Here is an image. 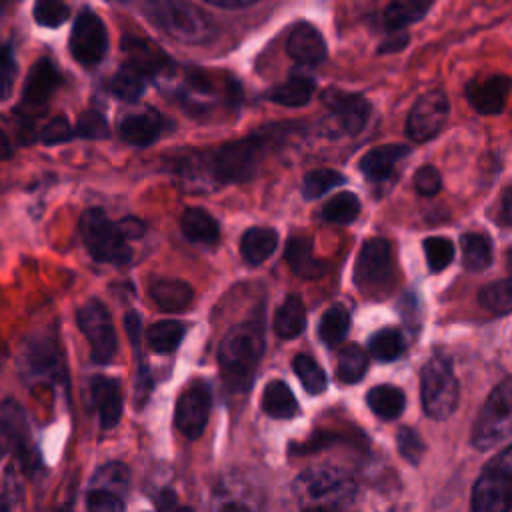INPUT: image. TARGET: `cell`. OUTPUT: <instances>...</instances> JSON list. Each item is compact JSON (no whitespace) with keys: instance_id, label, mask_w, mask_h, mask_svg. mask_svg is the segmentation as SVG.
Returning a JSON list of instances; mask_svg holds the SVG:
<instances>
[{"instance_id":"1","label":"cell","mask_w":512,"mask_h":512,"mask_svg":"<svg viewBox=\"0 0 512 512\" xmlns=\"http://www.w3.org/2000/svg\"><path fill=\"white\" fill-rule=\"evenodd\" d=\"M264 352V322L252 318L230 328L218 348V364L226 386L246 392L254 382Z\"/></svg>"},{"instance_id":"2","label":"cell","mask_w":512,"mask_h":512,"mask_svg":"<svg viewBox=\"0 0 512 512\" xmlns=\"http://www.w3.org/2000/svg\"><path fill=\"white\" fill-rule=\"evenodd\" d=\"M296 502L306 510H334L348 506L356 496L354 478L336 466H312L292 484Z\"/></svg>"},{"instance_id":"3","label":"cell","mask_w":512,"mask_h":512,"mask_svg":"<svg viewBox=\"0 0 512 512\" xmlns=\"http://www.w3.org/2000/svg\"><path fill=\"white\" fill-rule=\"evenodd\" d=\"M140 4L148 20L178 42L204 44L216 32L212 20L188 0H140Z\"/></svg>"},{"instance_id":"4","label":"cell","mask_w":512,"mask_h":512,"mask_svg":"<svg viewBox=\"0 0 512 512\" xmlns=\"http://www.w3.org/2000/svg\"><path fill=\"white\" fill-rule=\"evenodd\" d=\"M420 396L424 412L434 420H446L454 414L460 398L458 380L444 354H434L420 372Z\"/></svg>"},{"instance_id":"5","label":"cell","mask_w":512,"mask_h":512,"mask_svg":"<svg viewBox=\"0 0 512 512\" xmlns=\"http://www.w3.org/2000/svg\"><path fill=\"white\" fill-rule=\"evenodd\" d=\"M512 432V380L504 378L486 398L472 428V444L490 450L508 442Z\"/></svg>"},{"instance_id":"6","label":"cell","mask_w":512,"mask_h":512,"mask_svg":"<svg viewBox=\"0 0 512 512\" xmlns=\"http://www.w3.org/2000/svg\"><path fill=\"white\" fill-rule=\"evenodd\" d=\"M80 234L88 252L106 264H128L132 258V248L126 242V236L120 232L104 210L90 208L80 218Z\"/></svg>"},{"instance_id":"7","label":"cell","mask_w":512,"mask_h":512,"mask_svg":"<svg viewBox=\"0 0 512 512\" xmlns=\"http://www.w3.org/2000/svg\"><path fill=\"white\" fill-rule=\"evenodd\" d=\"M512 494V448H502L480 472L472 490L474 512H508Z\"/></svg>"},{"instance_id":"8","label":"cell","mask_w":512,"mask_h":512,"mask_svg":"<svg viewBox=\"0 0 512 512\" xmlns=\"http://www.w3.org/2000/svg\"><path fill=\"white\" fill-rule=\"evenodd\" d=\"M264 148L266 140L260 136H248L220 146L212 158L214 178L222 184H238L250 180L258 170Z\"/></svg>"},{"instance_id":"9","label":"cell","mask_w":512,"mask_h":512,"mask_svg":"<svg viewBox=\"0 0 512 512\" xmlns=\"http://www.w3.org/2000/svg\"><path fill=\"white\" fill-rule=\"evenodd\" d=\"M322 100L330 110L322 122V134L328 138L358 134L370 116V106L360 94L328 88L322 92Z\"/></svg>"},{"instance_id":"10","label":"cell","mask_w":512,"mask_h":512,"mask_svg":"<svg viewBox=\"0 0 512 512\" xmlns=\"http://www.w3.org/2000/svg\"><path fill=\"white\" fill-rule=\"evenodd\" d=\"M76 322L90 344V356L96 364H110L118 350V338L108 308L92 298L76 312Z\"/></svg>"},{"instance_id":"11","label":"cell","mask_w":512,"mask_h":512,"mask_svg":"<svg viewBox=\"0 0 512 512\" xmlns=\"http://www.w3.org/2000/svg\"><path fill=\"white\" fill-rule=\"evenodd\" d=\"M394 276L392 248L384 238L366 240L358 252L354 266V282L360 290L384 288Z\"/></svg>"},{"instance_id":"12","label":"cell","mask_w":512,"mask_h":512,"mask_svg":"<svg viewBox=\"0 0 512 512\" xmlns=\"http://www.w3.org/2000/svg\"><path fill=\"white\" fill-rule=\"evenodd\" d=\"M108 50L104 22L90 10H82L70 32V52L82 66H96Z\"/></svg>"},{"instance_id":"13","label":"cell","mask_w":512,"mask_h":512,"mask_svg":"<svg viewBox=\"0 0 512 512\" xmlns=\"http://www.w3.org/2000/svg\"><path fill=\"white\" fill-rule=\"evenodd\" d=\"M450 112L448 98L442 90L426 92L416 100L412 106L408 120H406V134L414 142H426L432 136H436Z\"/></svg>"},{"instance_id":"14","label":"cell","mask_w":512,"mask_h":512,"mask_svg":"<svg viewBox=\"0 0 512 512\" xmlns=\"http://www.w3.org/2000/svg\"><path fill=\"white\" fill-rule=\"evenodd\" d=\"M212 396L210 388L204 382L190 384L178 398L176 410H174V424L186 438H198L210 416Z\"/></svg>"},{"instance_id":"15","label":"cell","mask_w":512,"mask_h":512,"mask_svg":"<svg viewBox=\"0 0 512 512\" xmlns=\"http://www.w3.org/2000/svg\"><path fill=\"white\" fill-rule=\"evenodd\" d=\"M510 92V78L504 74H494L488 78H476L466 88V98L470 106L480 114L502 112Z\"/></svg>"},{"instance_id":"16","label":"cell","mask_w":512,"mask_h":512,"mask_svg":"<svg viewBox=\"0 0 512 512\" xmlns=\"http://www.w3.org/2000/svg\"><path fill=\"white\" fill-rule=\"evenodd\" d=\"M286 50L288 56L302 66H318L326 58L324 38L312 24L306 22H300L290 30Z\"/></svg>"},{"instance_id":"17","label":"cell","mask_w":512,"mask_h":512,"mask_svg":"<svg viewBox=\"0 0 512 512\" xmlns=\"http://www.w3.org/2000/svg\"><path fill=\"white\" fill-rule=\"evenodd\" d=\"M164 128H166L164 116L152 108H146V110L124 116L120 120L118 132L126 144L148 146L164 132Z\"/></svg>"},{"instance_id":"18","label":"cell","mask_w":512,"mask_h":512,"mask_svg":"<svg viewBox=\"0 0 512 512\" xmlns=\"http://www.w3.org/2000/svg\"><path fill=\"white\" fill-rule=\"evenodd\" d=\"M90 398L98 412L102 428H114L122 416V390L118 380L94 376L90 380Z\"/></svg>"},{"instance_id":"19","label":"cell","mask_w":512,"mask_h":512,"mask_svg":"<svg viewBox=\"0 0 512 512\" xmlns=\"http://www.w3.org/2000/svg\"><path fill=\"white\" fill-rule=\"evenodd\" d=\"M60 80L62 78L58 68L48 58H40L28 72V78L22 90V102L26 106L46 104L52 92L60 86Z\"/></svg>"},{"instance_id":"20","label":"cell","mask_w":512,"mask_h":512,"mask_svg":"<svg viewBox=\"0 0 512 512\" xmlns=\"http://www.w3.org/2000/svg\"><path fill=\"white\" fill-rule=\"evenodd\" d=\"M122 50L126 52V64L134 66L138 72H142L146 78L158 76L162 72H166V68L170 66L168 56L150 40L146 38H124L122 42Z\"/></svg>"},{"instance_id":"21","label":"cell","mask_w":512,"mask_h":512,"mask_svg":"<svg viewBox=\"0 0 512 512\" xmlns=\"http://www.w3.org/2000/svg\"><path fill=\"white\" fill-rule=\"evenodd\" d=\"M410 154V148L404 144H384L368 150L360 160V172L368 180H384L392 174L396 164Z\"/></svg>"},{"instance_id":"22","label":"cell","mask_w":512,"mask_h":512,"mask_svg":"<svg viewBox=\"0 0 512 512\" xmlns=\"http://www.w3.org/2000/svg\"><path fill=\"white\" fill-rule=\"evenodd\" d=\"M150 296L154 304L164 312H182L190 306L194 290L188 282L178 278H162L156 280L150 288Z\"/></svg>"},{"instance_id":"23","label":"cell","mask_w":512,"mask_h":512,"mask_svg":"<svg viewBox=\"0 0 512 512\" xmlns=\"http://www.w3.org/2000/svg\"><path fill=\"white\" fill-rule=\"evenodd\" d=\"M284 258H286L288 266L292 268V272L298 274L300 278L314 280V278H320L326 272V264L314 258L312 244H310L308 238L292 236L286 244Z\"/></svg>"},{"instance_id":"24","label":"cell","mask_w":512,"mask_h":512,"mask_svg":"<svg viewBox=\"0 0 512 512\" xmlns=\"http://www.w3.org/2000/svg\"><path fill=\"white\" fill-rule=\"evenodd\" d=\"M434 0H392L382 14V26L386 32H398L406 26L422 20Z\"/></svg>"},{"instance_id":"25","label":"cell","mask_w":512,"mask_h":512,"mask_svg":"<svg viewBox=\"0 0 512 512\" xmlns=\"http://www.w3.org/2000/svg\"><path fill=\"white\" fill-rule=\"evenodd\" d=\"M278 244V234L266 226L248 228L240 238V254L248 264H260L272 256Z\"/></svg>"},{"instance_id":"26","label":"cell","mask_w":512,"mask_h":512,"mask_svg":"<svg viewBox=\"0 0 512 512\" xmlns=\"http://www.w3.org/2000/svg\"><path fill=\"white\" fill-rule=\"evenodd\" d=\"M180 228L190 242L214 244L220 236L218 222L202 208H186L180 218Z\"/></svg>"},{"instance_id":"27","label":"cell","mask_w":512,"mask_h":512,"mask_svg":"<svg viewBox=\"0 0 512 512\" xmlns=\"http://www.w3.org/2000/svg\"><path fill=\"white\" fill-rule=\"evenodd\" d=\"M262 410L268 416L280 418V420H288L296 416L298 402L284 380H272L266 384L262 394Z\"/></svg>"},{"instance_id":"28","label":"cell","mask_w":512,"mask_h":512,"mask_svg":"<svg viewBox=\"0 0 512 512\" xmlns=\"http://www.w3.org/2000/svg\"><path fill=\"white\" fill-rule=\"evenodd\" d=\"M368 408L382 420H394L404 412V392L392 384H378L366 394Z\"/></svg>"},{"instance_id":"29","label":"cell","mask_w":512,"mask_h":512,"mask_svg":"<svg viewBox=\"0 0 512 512\" xmlns=\"http://www.w3.org/2000/svg\"><path fill=\"white\" fill-rule=\"evenodd\" d=\"M306 326L304 302L298 294H290L274 316V330L280 338H296Z\"/></svg>"},{"instance_id":"30","label":"cell","mask_w":512,"mask_h":512,"mask_svg":"<svg viewBox=\"0 0 512 512\" xmlns=\"http://www.w3.org/2000/svg\"><path fill=\"white\" fill-rule=\"evenodd\" d=\"M314 88L316 84L312 78L296 74V76H290L286 82L278 84L276 88H272L268 92V98L276 104L296 108V106H304L312 98Z\"/></svg>"},{"instance_id":"31","label":"cell","mask_w":512,"mask_h":512,"mask_svg":"<svg viewBox=\"0 0 512 512\" xmlns=\"http://www.w3.org/2000/svg\"><path fill=\"white\" fill-rule=\"evenodd\" d=\"M462 246V264L470 272L484 270L492 264V244L488 236L478 232H466L460 238Z\"/></svg>"},{"instance_id":"32","label":"cell","mask_w":512,"mask_h":512,"mask_svg":"<svg viewBox=\"0 0 512 512\" xmlns=\"http://www.w3.org/2000/svg\"><path fill=\"white\" fill-rule=\"evenodd\" d=\"M184 324L178 320H160L146 330V342L148 346L158 354H170L174 352L182 338H184Z\"/></svg>"},{"instance_id":"33","label":"cell","mask_w":512,"mask_h":512,"mask_svg":"<svg viewBox=\"0 0 512 512\" xmlns=\"http://www.w3.org/2000/svg\"><path fill=\"white\" fill-rule=\"evenodd\" d=\"M404 350H406L404 334L400 328H394V326H386V328L374 332L368 342V352L376 360H382V362L400 358L404 354Z\"/></svg>"},{"instance_id":"34","label":"cell","mask_w":512,"mask_h":512,"mask_svg":"<svg viewBox=\"0 0 512 512\" xmlns=\"http://www.w3.org/2000/svg\"><path fill=\"white\" fill-rule=\"evenodd\" d=\"M146 76L142 72H138L134 66L130 64H122L120 70L112 76L108 88L114 96H118L120 100H126V102H136L142 92L146 90Z\"/></svg>"},{"instance_id":"35","label":"cell","mask_w":512,"mask_h":512,"mask_svg":"<svg viewBox=\"0 0 512 512\" xmlns=\"http://www.w3.org/2000/svg\"><path fill=\"white\" fill-rule=\"evenodd\" d=\"M348 328H350L348 310L340 304H334L322 314V318L318 322V338L326 346H336L346 338Z\"/></svg>"},{"instance_id":"36","label":"cell","mask_w":512,"mask_h":512,"mask_svg":"<svg viewBox=\"0 0 512 512\" xmlns=\"http://www.w3.org/2000/svg\"><path fill=\"white\" fill-rule=\"evenodd\" d=\"M366 368H368V358L358 344H348L340 350L336 376L342 384H356L366 374Z\"/></svg>"},{"instance_id":"37","label":"cell","mask_w":512,"mask_h":512,"mask_svg":"<svg viewBox=\"0 0 512 512\" xmlns=\"http://www.w3.org/2000/svg\"><path fill=\"white\" fill-rule=\"evenodd\" d=\"M360 214V200L354 192H338L322 208V220L332 224H350Z\"/></svg>"},{"instance_id":"38","label":"cell","mask_w":512,"mask_h":512,"mask_svg":"<svg viewBox=\"0 0 512 512\" xmlns=\"http://www.w3.org/2000/svg\"><path fill=\"white\" fill-rule=\"evenodd\" d=\"M478 302L482 308L492 314H508L512 310V282L510 278H502L486 284L478 292Z\"/></svg>"},{"instance_id":"39","label":"cell","mask_w":512,"mask_h":512,"mask_svg":"<svg viewBox=\"0 0 512 512\" xmlns=\"http://www.w3.org/2000/svg\"><path fill=\"white\" fill-rule=\"evenodd\" d=\"M292 368L308 394H320L326 390V374L320 364L308 354H296Z\"/></svg>"},{"instance_id":"40","label":"cell","mask_w":512,"mask_h":512,"mask_svg":"<svg viewBox=\"0 0 512 512\" xmlns=\"http://www.w3.org/2000/svg\"><path fill=\"white\" fill-rule=\"evenodd\" d=\"M344 182H346V178L340 172H336L332 168H316L304 176L302 194L306 200H316L322 194H326L328 190H332Z\"/></svg>"},{"instance_id":"41","label":"cell","mask_w":512,"mask_h":512,"mask_svg":"<svg viewBox=\"0 0 512 512\" xmlns=\"http://www.w3.org/2000/svg\"><path fill=\"white\" fill-rule=\"evenodd\" d=\"M92 486L116 492L118 496L124 498L130 486V470L122 462H108L96 470L92 478Z\"/></svg>"},{"instance_id":"42","label":"cell","mask_w":512,"mask_h":512,"mask_svg":"<svg viewBox=\"0 0 512 512\" xmlns=\"http://www.w3.org/2000/svg\"><path fill=\"white\" fill-rule=\"evenodd\" d=\"M422 246L430 272H442L454 258V244L446 236H430Z\"/></svg>"},{"instance_id":"43","label":"cell","mask_w":512,"mask_h":512,"mask_svg":"<svg viewBox=\"0 0 512 512\" xmlns=\"http://www.w3.org/2000/svg\"><path fill=\"white\" fill-rule=\"evenodd\" d=\"M70 16V8L66 0H36L34 2V20L40 26L56 28L64 24Z\"/></svg>"},{"instance_id":"44","label":"cell","mask_w":512,"mask_h":512,"mask_svg":"<svg viewBox=\"0 0 512 512\" xmlns=\"http://www.w3.org/2000/svg\"><path fill=\"white\" fill-rule=\"evenodd\" d=\"M396 446L398 452L402 454V458H406L410 464H418L426 452V444L422 440V436L418 434V430L410 428V426H402L396 434Z\"/></svg>"},{"instance_id":"45","label":"cell","mask_w":512,"mask_h":512,"mask_svg":"<svg viewBox=\"0 0 512 512\" xmlns=\"http://www.w3.org/2000/svg\"><path fill=\"white\" fill-rule=\"evenodd\" d=\"M74 134L82 136V138H90V140L106 138L110 134L108 120L98 110H86L84 114H80V118L76 122V128H74Z\"/></svg>"},{"instance_id":"46","label":"cell","mask_w":512,"mask_h":512,"mask_svg":"<svg viewBox=\"0 0 512 512\" xmlns=\"http://www.w3.org/2000/svg\"><path fill=\"white\" fill-rule=\"evenodd\" d=\"M26 356H28V360H30V364H28L30 370L36 372V374H40V372H50V370H54V366H56V350H54L52 342L40 340L36 346L28 348Z\"/></svg>"},{"instance_id":"47","label":"cell","mask_w":512,"mask_h":512,"mask_svg":"<svg viewBox=\"0 0 512 512\" xmlns=\"http://www.w3.org/2000/svg\"><path fill=\"white\" fill-rule=\"evenodd\" d=\"M86 506L96 512H118L124 508V498L116 492L92 486L86 496Z\"/></svg>"},{"instance_id":"48","label":"cell","mask_w":512,"mask_h":512,"mask_svg":"<svg viewBox=\"0 0 512 512\" xmlns=\"http://www.w3.org/2000/svg\"><path fill=\"white\" fill-rule=\"evenodd\" d=\"M16 72H18V66H16L12 46L4 44L0 48V100L10 96L14 80H16Z\"/></svg>"},{"instance_id":"49","label":"cell","mask_w":512,"mask_h":512,"mask_svg":"<svg viewBox=\"0 0 512 512\" xmlns=\"http://www.w3.org/2000/svg\"><path fill=\"white\" fill-rule=\"evenodd\" d=\"M74 136V128L70 126V122L64 116H56L52 118L40 132V140L48 146L52 144H62L68 142Z\"/></svg>"},{"instance_id":"50","label":"cell","mask_w":512,"mask_h":512,"mask_svg":"<svg viewBox=\"0 0 512 512\" xmlns=\"http://www.w3.org/2000/svg\"><path fill=\"white\" fill-rule=\"evenodd\" d=\"M442 186V178H440V172L426 164V166H420L414 174V188L420 196H434Z\"/></svg>"},{"instance_id":"51","label":"cell","mask_w":512,"mask_h":512,"mask_svg":"<svg viewBox=\"0 0 512 512\" xmlns=\"http://www.w3.org/2000/svg\"><path fill=\"white\" fill-rule=\"evenodd\" d=\"M124 328L128 332V338L136 350V354H140V336H142V322H140V314L136 310H128L124 316Z\"/></svg>"},{"instance_id":"52","label":"cell","mask_w":512,"mask_h":512,"mask_svg":"<svg viewBox=\"0 0 512 512\" xmlns=\"http://www.w3.org/2000/svg\"><path fill=\"white\" fill-rule=\"evenodd\" d=\"M408 44V34L404 30H398V32H390V38L384 40L378 48L380 54H390V52H398L402 50L404 46Z\"/></svg>"},{"instance_id":"53","label":"cell","mask_w":512,"mask_h":512,"mask_svg":"<svg viewBox=\"0 0 512 512\" xmlns=\"http://www.w3.org/2000/svg\"><path fill=\"white\" fill-rule=\"evenodd\" d=\"M118 228H120V232L126 236V240L140 238V236H144V232H146L144 222L138 220V218H124V220L118 222Z\"/></svg>"},{"instance_id":"54","label":"cell","mask_w":512,"mask_h":512,"mask_svg":"<svg viewBox=\"0 0 512 512\" xmlns=\"http://www.w3.org/2000/svg\"><path fill=\"white\" fill-rule=\"evenodd\" d=\"M498 212H500V224L510 226V222H512V190H510V186L504 188V192L500 196Z\"/></svg>"},{"instance_id":"55","label":"cell","mask_w":512,"mask_h":512,"mask_svg":"<svg viewBox=\"0 0 512 512\" xmlns=\"http://www.w3.org/2000/svg\"><path fill=\"white\" fill-rule=\"evenodd\" d=\"M204 2H208L212 6H220V8H246L260 0H204Z\"/></svg>"},{"instance_id":"56","label":"cell","mask_w":512,"mask_h":512,"mask_svg":"<svg viewBox=\"0 0 512 512\" xmlns=\"http://www.w3.org/2000/svg\"><path fill=\"white\" fill-rule=\"evenodd\" d=\"M158 508H172L176 504V494L172 490H160L154 498Z\"/></svg>"},{"instance_id":"57","label":"cell","mask_w":512,"mask_h":512,"mask_svg":"<svg viewBox=\"0 0 512 512\" xmlns=\"http://www.w3.org/2000/svg\"><path fill=\"white\" fill-rule=\"evenodd\" d=\"M10 156H12V144L4 134V130L0 128V160H8Z\"/></svg>"},{"instance_id":"58","label":"cell","mask_w":512,"mask_h":512,"mask_svg":"<svg viewBox=\"0 0 512 512\" xmlns=\"http://www.w3.org/2000/svg\"><path fill=\"white\" fill-rule=\"evenodd\" d=\"M6 452V442H4V436H2V430H0V458L4 456Z\"/></svg>"},{"instance_id":"59","label":"cell","mask_w":512,"mask_h":512,"mask_svg":"<svg viewBox=\"0 0 512 512\" xmlns=\"http://www.w3.org/2000/svg\"><path fill=\"white\" fill-rule=\"evenodd\" d=\"M116 2H128V0H116Z\"/></svg>"},{"instance_id":"60","label":"cell","mask_w":512,"mask_h":512,"mask_svg":"<svg viewBox=\"0 0 512 512\" xmlns=\"http://www.w3.org/2000/svg\"><path fill=\"white\" fill-rule=\"evenodd\" d=\"M0 8H2V2H0Z\"/></svg>"}]
</instances>
